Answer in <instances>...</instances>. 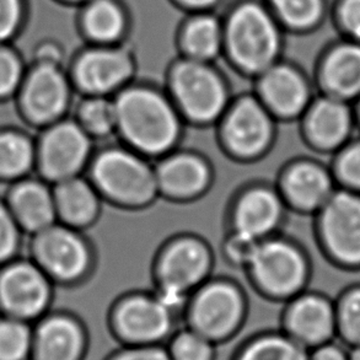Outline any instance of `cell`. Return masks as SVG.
<instances>
[{
	"label": "cell",
	"mask_w": 360,
	"mask_h": 360,
	"mask_svg": "<svg viewBox=\"0 0 360 360\" xmlns=\"http://www.w3.org/2000/svg\"><path fill=\"white\" fill-rule=\"evenodd\" d=\"M88 328L68 311H49L34 323L29 360H84Z\"/></svg>",
	"instance_id": "2e32d148"
},
{
	"label": "cell",
	"mask_w": 360,
	"mask_h": 360,
	"mask_svg": "<svg viewBox=\"0 0 360 360\" xmlns=\"http://www.w3.org/2000/svg\"><path fill=\"white\" fill-rule=\"evenodd\" d=\"M300 120L307 143L320 151L340 150L353 127L346 101L331 96L312 100Z\"/></svg>",
	"instance_id": "7402d4cb"
},
{
	"label": "cell",
	"mask_w": 360,
	"mask_h": 360,
	"mask_svg": "<svg viewBox=\"0 0 360 360\" xmlns=\"http://www.w3.org/2000/svg\"><path fill=\"white\" fill-rule=\"evenodd\" d=\"M31 259L59 285L82 283L93 271V248L83 231L58 221L32 235Z\"/></svg>",
	"instance_id": "ba28073f"
},
{
	"label": "cell",
	"mask_w": 360,
	"mask_h": 360,
	"mask_svg": "<svg viewBox=\"0 0 360 360\" xmlns=\"http://www.w3.org/2000/svg\"><path fill=\"white\" fill-rule=\"evenodd\" d=\"M342 19L352 34L360 39V0H347L342 6Z\"/></svg>",
	"instance_id": "b9f144b4"
},
{
	"label": "cell",
	"mask_w": 360,
	"mask_h": 360,
	"mask_svg": "<svg viewBox=\"0 0 360 360\" xmlns=\"http://www.w3.org/2000/svg\"><path fill=\"white\" fill-rule=\"evenodd\" d=\"M309 351L282 330L261 332L243 342L233 360H307Z\"/></svg>",
	"instance_id": "4316f807"
},
{
	"label": "cell",
	"mask_w": 360,
	"mask_h": 360,
	"mask_svg": "<svg viewBox=\"0 0 360 360\" xmlns=\"http://www.w3.org/2000/svg\"><path fill=\"white\" fill-rule=\"evenodd\" d=\"M276 122L256 95H243L231 100L218 122L220 143L236 160H256L272 146Z\"/></svg>",
	"instance_id": "30bf717a"
},
{
	"label": "cell",
	"mask_w": 360,
	"mask_h": 360,
	"mask_svg": "<svg viewBox=\"0 0 360 360\" xmlns=\"http://www.w3.org/2000/svg\"><path fill=\"white\" fill-rule=\"evenodd\" d=\"M154 169L159 195L176 202L200 198L213 182L210 162L193 151H171L156 160Z\"/></svg>",
	"instance_id": "e0dca14e"
},
{
	"label": "cell",
	"mask_w": 360,
	"mask_h": 360,
	"mask_svg": "<svg viewBox=\"0 0 360 360\" xmlns=\"http://www.w3.org/2000/svg\"><path fill=\"white\" fill-rule=\"evenodd\" d=\"M228 46L240 68L259 75L274 64L279 51V39L266 11L257 5L246 4L231 16Z\"/></svg>",
	"instance_id": "7c38bea8"
},
{
	"label": "cell",
	"mask_w": 360,
	"mask_h": 360,
	"mask_svg": "<svg viewBox=\"0 0 360 360\" xmlns=\"http://www.w3.org/2000/svg\"><path fill=\"white\" fill-rule=\"evenodd\" d=\"M133 73V64L120 51L98 49L80 58L74 79L85 96H115L127 86Z\"/></svg>",
	"instance_id": "44dd1931"
},
{
	"label": "cell",
	"mask_w": 360,
	"mask_h": 360,
	"mask_svg": "<svg viewBox=\"0 0 360 360\" xmlns=\"http://www.w3.org/2000/svg\"><path fill=\"white\" fill-rule=\"evenodd\" d=\"M52 188L58 223L80 231L96 223L103 200L88 177L75 176Z\"/></svg>",
	"instance_id": "cb8c5ba5"
},
{
	"label": "cell",
	"mask_w": 360,
	"mask_h": 360,
	"mask_svg": "<svg viewBox=\"0 0 360 360\" xmlns=\"http://www.w3.org/2000/svg\"><path fill=\"white\" fill-rule=\"evenodd\" d=\"M336 338L347 348L360 346V288H352L335 302Z\"/></svg>",
	"instance_id": "4dcf8cb0"
},
{
	"label": "cell",
	"mask_w": 360,
	"mask_h": 360,
	"mask_svg": "<svg viewBox=\"0 0 360 360\" xmlns=\"http://www.w3.org/2000/svg\"><path fill=\"white\" fill-rule=\"evenodd\" d=\"M177 315L154 292H131L113 304L108 326L122 346L165 345L176 331Z\"/></svg>",
	"instance_id": "52a82bcc"
},
{
	"label": "cell",
	"mask_w": 360,
	"mask_h": 360,
	"mask_svg": "<svg viewBox=\"0 0 360 360\" xmlns=\"http://www.w3.org/2000/svg\"><path fill=\"white\" fill-rule=\"evenodd\" d=\"M116 136L123 146L150 160L176 150L185 121L167 94L148 86H126L113 96Z\"/></svg>",
	"instance_id": "6da1fadb"
},
{
	"label": "cell",
	"mask_w": 360,
	"mask_h": 360,
	"mask_svg": "<svg viewBox=\"0 0 360 360\" xmlns=\"http://www.w3.org/2000/svg\"><path fill=\"white\" fill-rule=\"evenodd\" d=\"M307 360H349L348 348L335 341L328 342L310 349Z\"/></svg>",
	"instance_id": "60d3db41"
},
{
	"label": "cell",
	"mask_w": 360,
	"mask_h": 360,
	"mask_svg": "<svg viewBox=\"0 0 360 360\" xmlns=\"http://www.w3.org/2000/svg\"><path fill=\"white\" fill-rule=\"evenodd\" d=\"M73 118L94 141L116 136L113 96H85L77 105Z\"/></svg>",
	"instance_id": "83f0119b"
},
{
	"label": "cell",
	"mask_w": 360,
	"mask_h": 360,
	"mask_svg": "<svg viewBox=\"0 0 360 360\" xmlns=\"http://www.w3.org/2000/svg\"><path fill=\"white\" fill-rule=\"evenodd\" d=\"M317 231L330 257L346 267L360 266V195L333 192L317 212Z\"/></svg>",
	"instance_id": "4fadbf2b"
},
{
	"label": "cell",
	"mask_w": 360,
	"mask_h": 360,
	"mask_svg": "<svg viewBox=\"0 0 360 360\" xmlns=\"http://www.w3.org/2000/svg\"><path fill=\"white\" fill-rule=\"evenodd\" d=\"M34 323L0 315V360H29Z\"/></svg>",
	"instance_id": "f1b7e54d"
},
{
	"label": "cell",
	"mask_w": 360,
	"mask_h": 360,
	"mask_svg": "<svg viewBox=\"0 0 360 360\" xmlns=\"http://www.w3.org/2000/svg\"><path fill=\"white\" fill-rule=\"evenodd\" d=\"M86 27L90 34L100 41H111L120 36L123 29V16L116 5L100 0L89 9Z\"/></svg>",
	"instance_id": "d6a6232c"
},
{
	"label": "cell",
	"mask_w": 360,
	"mask_h": 360,
	"mask_svg": "<svg viewBox=\"0 0 360 360\" xmlns=\"http://www.w3.org/2000/svg\"><path fill=\"white\" fill-rule=\"evenodd\" d=\"M151 161L128 146H108L94 153L88 179L103 200L124 210H143L160 197Z\"/></svg>",
	"instance_id": "7a4b0ae2"
},
{
	"label": "cell",
	"mask_w": 360,
	"mask_h": 360,
	"mask_svg": "<svg viewBox=\"0 0 360 360\" xmlns=\"http://www.w3.org/2000/svg\"><path fill=\"white\" fill-rule=\"evenodd\" d=\"M187 4L195 5V6H205L214 3L215 0H184Z\"/></svg>",
	"instance_id": "ee69618b"
},
{
	"label": "cell",
	"mask_w": 360,
	"mask_h": 360,
	"mask_svg": "<svg viewBox=\"0 0 360 360\" xmlns=\"http://www.w3.org/2000/svg\"><path fill=\"white\" fill-rule=\"evenodd\" d=\"M256 98L276 121L300 120L312 101L310 88L302 74L277 64L259 74Z\"/></svg>",
	"instance_id": "d6986e66"
},
{
	"label": "cell",
	"mask_w": 360,
	"mask_h": 360,
	"mask_svg": "<svg viewBox=\"0 0 360 360\" xmlns=\"http://www.w3.org/2000/svg\"><path fill=\"white\" fill-rule=\"evenodd\" d=\"M327 96L346 101L360 94V47L342 46L333 51L322 69Z\"/></svg>",
	"instance_id": "d4e9b609"
},
{
	"label": "cell",
	"mask_w": 360,
	"mask_h": 360,
	"mask_svg": "<svg viewBox=\"0 0 360 360\" xmlns=\"http://www.w3.org/2000/svg\"><path fill=\"white\" fill-rule=\"evenodd\" d=\"M105 360H170L165 345L122 346Z\"/></svg>",
	"instance_id": "74e56055"
},
{
	"label": "cell",
	"mask_w": 360,
	"mask_h": 360,
	"mask_svg": "<svg viewBox=\"0 0 360 360\" xmlns=\"http://www.w3.org/2000/svg\"><path fill=\"white\" fill-rule=\"evenodd\" d=\"M22 230L15 221L8 205L0 200V266L16 258L21 245Z\"/></svg>",
	"instance_id": "e575fe53"
},
{
	"label": "cell",
	"mask_w": 360,
	"mask_h": 360,
	"mask_svg": "<svg viewBox=\"0 0 360 360\" xmlns=\"http://www.w3.org/2000/svg\"><path fill=\"white\" fill-rule=\"evenodd\" d=\"M245 269L258 292L277 302L297 297L309 281V262L304 252L277 235L258 241Z\"/></svg>",
	"instance_id": "8992f818"
},
{
	"label": "cell",
	"mask_w": 360,
	"mask_h": 360,
	"mask_svg": "<svg viewBox=\"0 0 360 360\" xmlns=\"http://www.w3.org/2000/svg\"><path fill=\"white\" fill-rule=\"evenodd\" d=\"M257 243L258 241L248 239L234 231H230L229 238L225 240L224 243L225 257L229 262L245 268L248 266Z\"/></svg>",
	"instance_id": "f35d334b"
},
{
	"label": "cell",
	"mask_w": 360,
	"mask_h": 360,
	"mask_svg": "<svg viewBox=\"0 0 360 360\" xmlns=\"http://www.w3.org/2000/svg\"><path fill=\"white\" fill-rule=\"evenodd\" d=\"M273 3L283 18L295 26L312 24L321 13L320 0H273Z\"/></svg>",
	"instance_id": "d590c367"
},
{
	"label": "cell",
	"mask_w": 360,
	"mask_h": 360,
	"mask_svg": "<svg viewBox=\"0 0 360 360\" xmlns=\"http://www.w3.org/2000/svg\"><path fill=\"white\" fill-rule=\"evenodd\" d=\"M281 330L307 351L335 341V302L321 294L300 292L288 300Z\"/></svg>",
	"instance_id": "9a60e30c"
},
{
	"label": "cell",
	"mask_w": 360,
	"mask_h": 360,
	"mask_svg": "<svg viewBox=\"0 0 360 360\" xmlns=\"http://www.w3.org/2000/svg\"><path fill=\"white\" fill-rule=\"evenodd\" d=\"M333 175L316 161H292L282 171L277 190L287 207L317 213L333 195Z\"/></svg>",
	"instance_id": "ffe728a7"
},
{
	"label": "cell",
	"mask_w": 360,
	"mask_h": 360,
	"mask_svg": "<svg viewBox=\"0 0 360 360\" xmlns=\"http://www.w3.org/2000/svg\"><path fill=\"white\" fill-rule=\"evenodd\" d=\"M53 282L32 259L0 266V315L34 323L53 302Z\"/></svg>",
	"instance_id": "8fae6325"
},
{
	"label": "cell",
	"mask_w": 360,
	"mask_h": 360,
	"mask_svg": "<svg viewBox=\"0 0 360 360\" xmlns=\"http://www.w3.org/2000/svg\"><path fill=\"white\" fill-rule=\"evenodd\" d=\"M333 179L341 181L347 190L360 193V141L340 150L335 161Z\"/></svg>",
	"instance_id": "836d02e7"
},
{
	"label": "cell",
	"mask_w": 360,
	"mask_h": 360,
	"mask_svg": "<svg viewBox=\"0 0 360 360\" xmlns=\"http://www.w3.org/2000/svg\"><path fill=\"white\" fill-rule=\"evenodd\" d=\"M22 83V68L14 54L0 49V101L11 98Z\"/></svg>",
	"instance_id": "8d00e7d4"
},
{
	"label": "cell",
	"mask_w": 360,
	"mask_h": 360,
	"mask_svg": "<svg viewBox=\"0 0 360 360\" xmlns=\"http://www.w3.org/2000/svg\"><path fill=\"white\" fill-rule=\"evenodd\" d=\"M186 49L191 59L205 62L213 58L220 47V30L212 18H200L190 25L185 36Z\"/></svg>",
	"instance_id": "1f68e13d"
},
{
	"label": "cell",
	"mask_w": 360,
	"mask_h": 360,
	"mask_svg": "<svg viewBox=\"0 0 360 360\" xmlns=\"http://www.w3.org/2000/svg\"><path fill=\"white\" fill-rule=\"evenodd\" d=\"M212 269L213 253L205 240L182 235L159 252L153 292L176 315L184 314L191 294L210 279Z\"/></svg>",
	"instance_id": "3957f363"
},
{
	"label": "cell",
	"mask_w": 360,
	"mask_h": 360,
	"mask_svg": "<svg viewBox=\"0 0 360 360\" xmlns=\"http://www.w3.org/2000/svg\"><path fill=\"white\" fill-rule=\"evenodd\" d=\"M287 205L277 188L251 186L240 192L231 210V231L261 241L276 235Z\"/></svg>",
	"instance_id": "ac0fdd59"
},
{
	"label": "cell",
	"mask_w": 360,
	"mask_h": 360,
	"mask_svg": "<svg viewBox=\"0 0 360 360\" xmlns=\"http://www.w3.org/2000/svg\"><path fill=\"white\" fill-rule=\"evenodd\" d=\"M348 358L349 360H360V346L348 348Z\"/></svg>",
	"instance_id": "7bdbcfd3"
},
{
	"label": "cell",
	"mask_w": 360,
	"mask_h": 360,
	"mask_svg": "<svg viewBox=\"0 0 360 360\" xmlns=\"http://www.w3.org/2000/svg\"><path fill=\"white\" fill-rule=\"evenodd\" d=\"M217 347L188 327L176 330L165 343L170 360H215Z\"/></svg>",
	"instance_id": "f546056e"
},
{
	"label": "cell",
	"mask_w": 360,
	"mask_h": 360,
	"mask_svg": "<svg viewBox=\"0 0 360 360\" xmlns=\"http://www.w3.org/2000/svg\"><path fill=\"white\" fill-rule=\"evenodd\" d=\"M18 94L22 117L41 128L65 117L72 103L68 80L53 64H39L22 80Z\"/></svg>",
	"instance_id": "5bb4252c"
},
{
	"label": "cell",
	"mask_w": 360,
	"mask_h": 360,
	"mask_svg": "<svg viewBox=\"0 0 360 360\" xmlns=\"http://www.w3.org/2000/svg\"><path fill=\"white\" fill-rule=\"evenodd\" d=\"M19 16V0H0V39L13 34Z\"/></svg>",
	"instance_id": "ab89813d"
},
{
	"label": "cell",
	"mask_w": 360,
	"mask_h": 360,
	"mask_svg": "<svg viewBox=\"0 0 360 360\" xmlns=\"http://www.w3.org/2000/svg\"><path fill=\"white\" fill-rule=\"evenodd\" d=\"M248 315L243 290L226 279H208L191 294L184 311L186 327L219 346L234 338Z\"/></svg>",
	"instance_id": "5b68a950"
},
{
	"label": "cell",
	"mask_w": 360,
	"mask_h": 360,
	"mask_svg": "<svg viewBox=\"0 0 360 360\" xmlns=\"http://www.w3.org/2000/svg\"><path fill=\"white\" fill-rule=\"evenodd\" d=\"M36 169V143L24 131L0 129V181L16 182Z\"/></svg>",
	"instance_id": "484cf974"
},
{
	"label": "cell",
	"mask_w": 360,
	"mask_h": 360,
	"mask_svg": "<svg viewBox=\"0 0 360 360\" xmlns=\"http://www.w3.org/2000/svg\"><path fill=\"white\" fill-rule=\"evenodd\" d=\"M167 95L184 121L198 127L218 124L231 103L219 74L195 59L180 62L171 70Z\"/></svg>",
	"instance_id": "277c9868"
},
{
	"label": "cell",
	"mask_w": 360,
	"mask_h": 360,
	"mask_svg": "<svg viewBox=\"0 0 360 360\" xmlns=\"http://www.w3.org/2000/svg\"><path fill=\"white\" fill-rule=\"evenodd\" d=\"M5 203L22 233L39 234L57 223L53 188L42 179L16 181Z\"/></svg>",
	"instance_id": "603a6c76"
},
{
	"label": "cell",
	"mask_w": 360,
	"mask_h": 360,
	"mask_svg": "<svg viewBox=\"0 0 360 360\" xmlns=\"http://www.w3.org/2000/svg\"><path fill=\"white\" fill-rule=\"evenodd\" d=\"M94 141L74 118L64 117L44 127L36 141V169L41 179L56 185L88 169Z\"/></svg>",
	"instance_id": "9c48e42d"
},
{
	"label": "cell",
	"mask_w": 360,
	"mask_h": 360,
	"mask_svg": "<svg viewBox=\"0 0 360 360\" xmlns=\"http://www.w3.org/2000/svg\"><path fill=\"white\" fill-rule=\"evenodd\" d=\"M358 115H359V120H360V105H359V112H358Z\"/></svg>",
	"instance_id": "f6af8a7d"
}]
</instances>
